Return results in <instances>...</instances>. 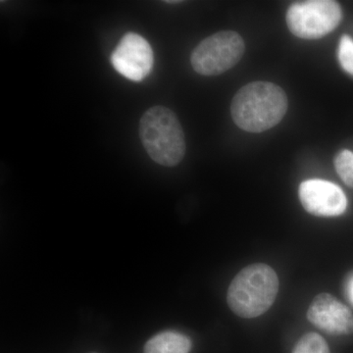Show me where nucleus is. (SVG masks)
<instances>
[{
  "instance_id": "1",
  "label": "nucleus",
  "mask_w": 353,
  "mask_h": 353,
  "mask_svg": "<svg viewBox=\"0 0 353 353\" xmlns=\"http://www.w3.org/2000/svg\"><path fill=\"white\" fill-rule=\"evenodd\" d=\"M287 94L269 82H253L241 88L232 101V118L248 132H262L277 126L288 111Z\"/></svg>"
},
{
  "instance_id": "2",
  "label": "nucleus",
  "mask_w": 353,
  "mask_h": 353,
  "mask_svg": "<svg viewBox=\"0 0 353 353\" xmlns=\"http://www.w3.org/2000/svg\"><path fill=\"white\" fill-rule=\"evenodd\" d=\"M139 134L143 148L155 163L174 167L185 157V134L171 109L157 105L146 110L139 121Z\"/></svg>"
},
{
  "instance_id": "3",
  "label": "nucleus",
  "mask_w": 353,
  "mask_h": 353,
  "mask_svg": "<svg viewBox=\"0 0 353 353\" xmlns=\"http://www.w3.org/2000/svg\"><path fill=\"white\" fill-rule=\"evenodd\" d=\"M279 292V279L268 265L245 267L234 278L227 294V303L234 314L255 318L273 305Z\"/></svg>"
},
{
  "instance_id": "4",
  "label": "nucleus",
  "mask_w": 353,
  "mask_h": 353,
  "mask_svg": "<svg viewBox=\"0 0 353 353\" xmlns=\"http://www.w3.org/2000/svg\"><path fill=\"white\" fill-rule=\"evenodd\" d=\"M245 50L240 34L222 31L197 44L190 55V63L199 75H221L241 61Z\"/></svg>"
},
{
  "instance_id": "5",
  "label": "nucleus",
  "mask_w": 353,
  "mask_h": 353,
  "mask_svg": "<svg viewBox=\"0 0 353 353\" xmlns=\"http://www.w3.org/2000/svg\"><path fill=\"white\" fill-rule=\"evenodd\" d=\"M343 12L340 4L332 0L294 2L287 12V24L297 38H324L340 24Z\"/></svg>"
},
{
  "instance_id": "6",
  "label": "nucleus",
  "mask_w": 353,
  "mask_h": 353,
  "mask_svg": "<svg viewBox=\"0 0 353 353\" xmlns=\"http://www.w3.org/2000/svg\"><path fill=\"white\" fill-rule=\"evenodd\" d=\"M111 63L125 78L132 82H141L152 72L154 54L143 37L136 32H128L113 50Z\"/></svg>"
},
{
  "instance_id": "7",
  "label": "nucleus",
  "mask_w": 353,
  "mask_h": 353,
  "mask_svg": "<svg viewBox=\"0 0 353 353\" xmlns=\"http://www.w3.org/2000/svg\"><path fill=\"white\" fill-rule=\"evenodd\" d=\"M299 196L303 208L319 217L340 216L347 206V196L339 185L318 179L301 183Z\"/></svg>"
},
{
  "instance_id": "8",
  "label": "nucleus",
  "mask_w": 353,
  "mask_h": 353,
  "mask_svg": "<svg viewBox=\"0 0 353 353\" xmlns=\"http://www.w3.org/2000/svg\"><path fill=\"white\" fill-rule=\"evenodd\" d=\"M307 319L318 329L334 336L353 333V315L345 304L329 294H318L307 311Z\"/></svg>"
},
{
  "instance_id": "9",
  "label": "nucleus",
  "mask_w": 353,
  "mask_h": 353,
  "mask_svg": "<svg viewBox=\"0 0 353 353\" xmlns=\"http://www.w3.org/2000/svg\"><path fill=\"white\" fill-rule=\"evenodd\" d=\"M192 341L185 334L166 331L152 336L145 343L143 353H189Z\"/></svg>"
},
{
  "instance_id": "10",
  "label": "nucleus",
  "mask_w": 353,
  "mask_h": 353,
  "mask_svg": "<svg viewBox=\"0 0 353 353\" xmlns=\"http://www.w3.org/2000/svg\"><path fill=\"white\" fill-rule=\"evenodd\" d=\"M292 353H331L326 341L320 334L308 333L297 341Z\"/></svg>"
},
{
  "instance_id": "11",
  "label": "nucleus",
  "mask_w": 353,
  "mask_h": 353,
  "mask_svg": "<svg viewBox=\"0 0 353 353\" xmlns=\"http://www.w3.org/2000/svg\"><path fill=\"white\" fill-rule=\"evenodd\" d=\"M336 173L348 187L353 188V152L343 150L334 158Z\"/></svg>"
},
{
  "instance_id": "12",
  "label": "nucleus",
  "mask_w": 353,
  "mask_h": 353,
  "mask_svg": "<svg viewBox=\"0 0 353 353\" xmlns=\"http://www.w3.org/2000/svg\"><path fill=\"white\" fill-rule=\"evenodd\" d=\"M338 57L341 68L353 76V39L350 37H341Z\"/></svg>"
},
{
  "instance_id": "13",
  "label": "nucleus",
  "mask_w": 353,
  "mask_h": 353,
  "mask_svg": "<svg viewBox=\"0 0 353 353\" xmlns=\"http://www.w3.org/2000/svg\"><path fill=\"white\" fill-rule=\"evenodd\" d=\"M345 292H347L348 301H350L353 305V275L348 279L347 287H345Z\"/></svg>"
},
{
  "instance_id": "14",
  "label": "nucleus",
  "mask_w": 353,
  "mask_h": 353,
  "mask_svg": "<svg viewBox=\"0 0 353 353\" xmlns=\"http://www.w3.org/2000/svg\"><path fill=\"white\" fill-rule=\"evenodd\" d=\"M88 353H99V352H88Z\"/></svg>"
}]
</instances>
